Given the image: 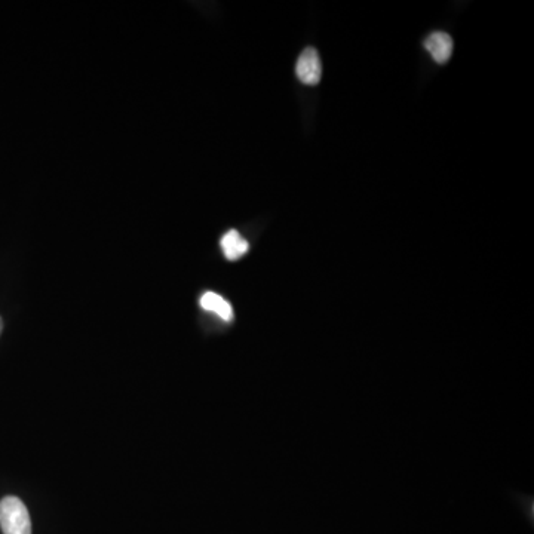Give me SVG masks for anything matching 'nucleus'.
Masks as SVG:
<instances>
[{
	"label": "nucleus",
	"instance_id": "obj_1",
	"mask_svg": "<svg viewBox=\"0 0 534 534\" xmlns=\"http://www.w3.org/2000/svg\"><path fill=\"white\" fill-rule=\"evenodd\" d=\"M0 529L3 534H32V520L26 505L18 497L0 502Z\"/></svg>",
	"mask_w": 534,
	"mask_h": 534
},
{
	"label": "nucleus",
	"instance_id": "obj_2",
	"mask_svg": "<svg viewBox=\"0 0 534 534\" xmlns=\"http://www.w3.org/2000/svg\"><path fill=\"white\" fill-rule=\"evenodd\" d=\"M297 78L306 85H316L321 81L322 64L316 49L308 48L302 52L296 66Z\"/></svg>",
	"mask_w": 534,
	"mask_h": 534
},
{
	"label": "nucleus",
	"instance_id": "obj_3",
	"mask_svg": "<svg viewBox=\"0 0 534 534\" xmlns=\"http://www.w3.org/2000/svg\"><path fill=\"white\" fill-rule=\"evenodd\" d=\"M453 39L444 32H435L429 35L425 41V48L438 64L447 63L453 54Z\"/></svg>",
	"mask_w": 534,
	"mask_h": 534
},
{
	"label": "nucleus",
	"instance_id": "obj_4",
	"mask_svg": "<svg viewBox=\"0 0 534 534\" xmlns=\"http://www.w3.org/2000/svg\"><path fill=\"white\" fill-rule=\"evenodd\" d=\"M248 242L236 230H229L222 238V250L226 259L238 260L248 253Z\"/></svg>",
	"mask_w": 534,
	"mask_h": 534
},
{
	"label": "nucleus",
	"instance_id": "obj_5",
	"mask_svg": "<svg viewBox=\"0 0 534 534\" xmlns=\"http://www.w3.org/2000/svg\"><path fill=\"white\" fill-rule=\"evenodd\" d=\"M201 306L205 311L219 315L223 321L230 322L233 319L232 306H230V303L227 302L226 299H223L220 294L208 291V293H205L204 296L201 297Z\"/></svg>",
	"mask_w": 534,
	"mask_h": 534
},
{
	"label": "nucleus",
	"instance_id": "obj_6",
	"mask_svg": "<svg viewBox=\"0 0 534 534\" xmlns=\"http://www.w3.org/2000/svg\"><path fill=\"white\" fill-rule=\"evenodd\" d=\"M2 328H3L2 319H0V333H2Z\"/></svg>",
	"mask_w": 534,
	"mask_h": 534
}]
</instances>
